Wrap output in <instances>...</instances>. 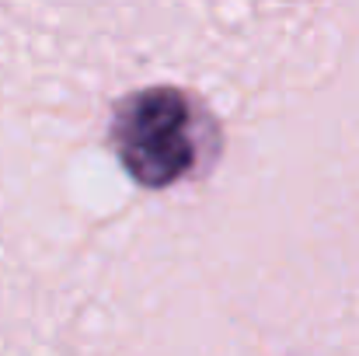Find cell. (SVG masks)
<instances>
[{"label":"cell","mask_w":359,"mask_h":356,"mask_svg":"<svg viewBox=\"0 0 359 356\" xmlns=\"http://www.w3.org/2000/svg\"><path fill=\"white\" fill-rule=\"evenodd\" d=\"M116 147L126 171L147 189H164L182 178L192 164L185 98L171 88L133 95L116 119Z\"/></svg>","instance_id":"obj_1"}]
</instances>
